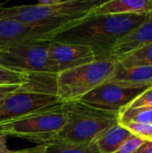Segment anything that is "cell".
<instances>
[{
	"label": "cell",
	"instance_id": "obj_1",
	"mask_svg": "<svg viewBox=\"0 0 152 153\" xmlns=\"http://www.w3.org/2000/svg\"><path fill=\"white\" fill-rule=\"evenodd\" d=\"M146 15H88L48 41L88 46L94 52L96 60L112 59V50L116 42L139 26Z\"/></svg>",
	"mask_w": 152,
	"mask_h": 153
},
{
	"label": "cell",
	"instance_id": "obj_2",
	"mask_svg": "<svg viewBox=\"0 0 152 153\" xmlns=\"http://www.w3.org/2000/svg\"><path fill=\"white\" fill-rule=\"evenodd\" d=\"M64 108L66 121L57 140L89 144L118 123V114L92 108L80 100L65 102Z\"/></svg>",
	"mask_w": 152,
	"mask_h": 153
},
{
	"label": "cell",
	"instance_id": "obj_3",
	"mask_svg": "<svg viewBox=\"0 0 152 153\" xmlns=\"http://www.w3.org/2000/svg\"><path fill=\"white\" fill-rule=\"evenodd\" d=\"M66 121L64 103L33 112L18 119L0 124V133L7 136L22 138L39 145L55 140Z\"/></svg>",
	"mask_w": 152,
	"mask_h": 153
},
{
	"label": "cell",
	"instance_id": "obj_4",
	"mask_svg": "<svg viewBox=\"0 0 152 153\" xmlns=\"http://www.w3.org/2000/svg\"><path fill=\"white\" fill-rule=\"evenodd\" d=\"M116 68V60H95L62 72L55 78V94L63 102L79 100L98 86L105 83Z\"/></svg>",
	"mask_w": 152,
	"mask_h": 153
},
{
	"label": "cell",
	"instance_id": "obj_5",
	"mask_svg": "<svg viewBox=\"0 0 152 153\" xmlns=\"http://www.w3.org/2000/svg\"><path fill=\"white\" fill-rule=\"evenodd\" d=\"M103 2L101 0H58L50 5L39 4L16 6L0 5V18L27 23L58 20H82Z\"/></svg>",
	"mask_w": 152,
	"mask_h": 153
},
{
	"label": "cell",
	"instance_id": "obj_6",
	"mask_svg": "<svg viewBox=\"0 0 152 153\" xmlns=\"http://www.w3.org/2000/svg\"><path fill=\"white\" fill-rule=\"evenodd\" d=\"M49 41L31 40L17 42L0 48V65L29 74L32 80L51 78L47 63Z\"/></svg>",
	"mask_w": 152,
	"mask_h": 153
},
{
	"label": "cell",
	"instance_id": "obj_7",
	"mask_svg": "<svg viewBox=\"0 0 152 153\" xmlns=\"http://www.w3.org/2000/svg\"><path fill=\"white\" fill-rule=\"evenodd\" d=\"M80 21L58 20L27 23L16 20L0 18V48L17 42L31 40L48 41L57 33L69 29Z\"/></svg>",
	"mask_w": 152,
	"mask_h": 153
},
{
	"label": "cell",
	"instance_id": "obj_8",
	"mask_svg": "<svg viewBox=\"0 0 152 153\" xmlns=\"http://www.w3.org/2000/svg\"><path fill=\"white\" fill-rule=\"evenodd\" d=\"M63 103L56 95L25 86L7 96L0 108V124Z\"/></svg>",
	"mask_w": 152,
	"mask_h": 153
},
{
	"label": "cell",
	"instance_id": "obj_9",
	"mask_svg": "<svg viewBox=\"0 0 152 153\" xmlns=\"http://www.w3.org/2000/svg\"><path fill=\"white\" fill-rule=\"evenodd\" d=\"M149 88V87H148ZM147 88H125L112 83H103L79 100L92 108L119 114Z\"/></svg>",
	"mask_w": 152,
	"mask_h": 153
},
{
	"label": "cell",
	"instance_id": "obj_10",
	"mask_svg": "<svg viewBox=\"0 0 152 153\" xmlns=\"http://www.w3.org/2000/svg\"><path fill=\"white\" fill-rule=\"evenodd\" d=\"M95 60V54L88 46L49 41L47 63L49 73L54 78L62 72L91 63Z\"/></svg>",
	"mask_w": 152,
	"mask_h": 153
},
{
	"label": "cell",
	"instance_id": "obj_11",
	"mask_svg": "<svg viewBox=\"0 0 152 153\" xmlns=\"http://www.w3.org/2000/svg\"><path fill=\"white\" fill-rule=\"evenodd\" d=\"M152 43V12L135 29L121 38L112 50V59L130 54Z\"/></svg>",
	"mask_w": 152,
	"mask_h": 153
},
{
	"label": "cell",
	"instance_id": "obj_12",
	"mask_svg": "<svg viewBox=\"0 0 152 153\" xmlns=\"http://www.w3.org/2000/svg\"><path fill=\"white\" fill-rule=\"evenodd\" d=\"M106 82L125 88H148L152 85V66L124 67L116 61V68Z\"/></svg>",
	"mask_w": 152,
	"mask_h": 153
},
{
	"label": "cell",
	"instance_id": "obj_13",
	"mask_svg": "<svg viewBox=\"0 0 152 153\" xmlns=\"http://www.w3.org/2000/svg\"><path fill=\"white\" fill-rule=\"evenodd\" d=\"M152 12V0H111L104 1L89 15L146 14Z\"/></svg>",
	"mask_w": 152,
	"mask_h": 153
},
{
	"label": "cell",
	"instance_id": "obj_14",
	"mask_svg": "<svg viewBox=\"0 0 152 153\" xmlns=\"http://www.w3.org/2000/svg\"><path fill=\"white\" fill-rule=\"evenodd\" d=\"M132 134L119 123L100 134L92 143L100 153H114Z\"/></svg>",
	"mask_w": 152,
	"mask_h": 153
},
{
	"label": "cell",
	"instance_id": "obj_15",
	"mask_svg": "<svg viewBox=\"0 0 152 153\" xmlns=\"http://www.w3.org/2000/svg\"><path fill=\"white\" fill-rule=\"evenodd\" d=\"M45 147V153H100L93 143L83 144L55 139Z\"/></svg>",
	"mask_w": 152,
	"mask_h": 153
},
{
	"label": "cell",
	"instance_id": "obj_16",
	"mask_svg": "<svg viewBox=\"0 0 152 153\" xmlns=\"http://www.w3.org/2000/svg\"><path fill=\"white\" fill-rule=\"evenodd\" d=\"M116 61L124 67L152 66V43L130 54L120 56Z\"/></svg>",
	"mask_w": 152,
	"mask_h": 153
},
{
	"label": "cell",
	"instance_id": "obj_17",
	"mask_svg": "<svg viewBox=\"0 0 152 153\" xmlns=\"http://www.w3.org/2000/svg\"><path fill=\"white\" fill-rule=\"evenodd\" d=\"M128 122L152 125V108H125L118 114V123Z\"/></svg>",
	"mask_w": 152,
	"mask_h": 153
},
{
	"label": "cell",
	"instance_id": "obj_18",
	"mask_svg": "<svg viewBox=\"0 0 152 153\" xmlns=\"http://www.w3.org/2000/svg\"><path fill=\"white\" fill-rule=\"evenodd\" d=\"M32 78L26 74L16 72L0 65V86H25Z\"/></svg>",
	"mask_w": 152,
	"mask_h": 153
},
{
	"label": "cell",
	"instance_id": "obj_19",
	"mask_svg": "<svg viewBox=\"0 0 152 153\" xmlns=\"http://www.w3.org/2000/svg\"><path fill=\"white\" fill-rule=\"evenodd\" d=\"M121 126L126 128L133 135L136 137H139L144 141H152V125L128 122L122 124Z\"/></svg>",
	"mask_w": 152,
	"mask_h": 153
},
{
	"label": "cell",
	"instance_id": "obj_20",
	"mask_svg": "<svg viewBox=\"0 0 152 153\" xmlns=\"http://www.w3.org/2000/svg\"><path fill=\"white\" fill-rule=\"evenodd\" d=\"M152 108V85L141 93L126 108Z\"/></svg>",
	"mask_w": 152,
	"mask_h": 153
},
{
	"label": "cell",
	"instance_id": "obj_21",
	"mask_svg": "<svg viewBox=\"0 0 152 153\" xmlns=\"http://www.w3.org/2000/svg\"><path fill=\"white\" fill-rule=\"evenodd\" d=\"M144 142V140L132 134L114 153H133Z\"/></svg>",
	"mask_w": 152,
	"mask_h": 153
},
{
	"label": "cell",
	"instance_id": "obj_22",
	"mask_svg": "<svg viewBox=\"0 0 152 153\" xmlns=\"http://www.w3.org/2000/svg\"><path fill=\"white\" fill-rule=\"evenodd\" d=\"M21 86H0V100L5 99L13 92L18 91Z\"/></svg>",
	"mask_w": 152,
	"mask_h": 153
},
{
	"label": "cell",
	"instance_id": "obj_23",
	"mask_svg": "<svg viewBox=\"0 0 152 153\" xmlns=\"http://www.w3.org/2000/svg\"><path fill=\"white\" fill-rule=\"evenodd\" d=\"M133 153H152V141H145Z\"/></svg>",
	"mask_w": 152,
	"mask_h": 153
},
{
	"label": "cell",
	"instance_id": "obj_24",
	"mask_svg": "<svg viewBox=\"0 0 152 153\" xmlns=\"http://www.w3.org/2000/svg\"><path fill=\"white\" fill-rule=\"evenodd\" d=\"M7 147V135L0 133V153H11Z\"/></svg>",
	"mask_w": 152,
	"mask_h": 153
},
{
	"label": "cell",
	"instance_id": "obj_25",
	"mask_svg": "<svg viewBox=\"0 0 152 153\" xmlns=\"http://www.w3.org/2000/svg\"><path fill=\"white\" fill-rule=\"evenodd\" d=\"M45 145H37L33 148L26 149L19 152H12L11 153H45Z\"/></svg>",
	"mask_w": 152,
	"mask_h": 153
},
{
	"label": "cell",
	"instance_id": "obj_26",
	"mask_svg": "<svg viewBox=\"0 0 152 153\" xmlns=\"http://www.w3.org/2000/svg\"><path fill=\"white\" fill-rule=\"evenodd\" d=\"M4 100H0V108H1V106H2V104H3V102H4Z\"/></svg>",
	"mask_w": 152,
	"mask_h": 153
}]
</instances>
